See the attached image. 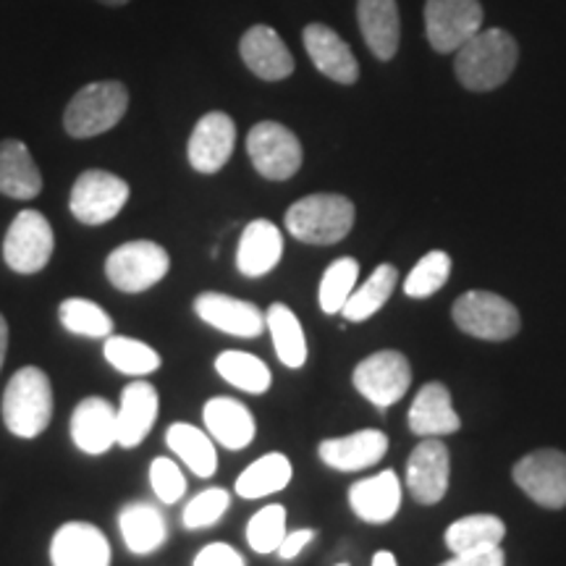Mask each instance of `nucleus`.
Segmentation results:
<instances>
[{
    "mask_svg": "<svg viewBox=\"0 0 566 566\" xmlns=\"http://www.w3.org/2000/svg\"><path fill=\"white\" fill-rule=\"evenodd\" d=\"M520 61V45L506 30H480L457 51L454 74L470 92H493L509 82Z\"/></svg>",
    "mask_w": 566,
    "mask_h": 566,
    "instance_id": "nucleus-1",
    "label": "nucleus"
},
{
    "mask_svg": "<svg viewBox=\"0 0 566 566\" xmlns=\"http://www.w3.org/2000/svg\"><path fill=\"white\" fill-rule=\"evenodd\" d=\"M354 202L344 195L317 192L296 200L286 210V231L292 233L296 242L331 247L344 242L354 229Z\"/></svg>",
    "mask_w": 566,
    "mask_h": 566,
    "instance_id": "nucleus-2",
    "label": "nucleus"
},
{
    "mask_svg": "<svg viewBox=\"0 0 566 566\" xmlns=\"http://www.w3.org/2000/svg\"><path fill=\"white\" fill-rule=\"evenodd\" d=\"M53 420V386L40 367H21L3 391V422L17 438H38Z\"/></svg>",
    "mask_w": 566,
    "mask_h": 566,
    "instance_id": "nucleus-3",
    "label": "nucleus"
},
{
    "mask_svg": "<svg viewBox=\"0 0 566 566\" xmlns=\"http://www.w3.org/2000/svg\"><path fill=\"white\" fill-rule=\"evenodd\" d=\"M129 111V90L118 80L90 82L63 111V129L74 139H92L122 124Z\"/></svg>",
    "mask_w": 566,
    "mask_h": 566,
    "instance_id": "nucleus-4",
    "label": "nucleus"
},
{
    "mask_svg": "<svg viewBox=\"0 0 566 566\" xmlns=\"http://www.w3.org/2000/svg\"><path fill=\"white\" fill-rule=\"evenodd\" d=\"M451 317L462 334L480 338V342H506L522 328L520 310L504 296L493 292H467L451 307Z\"/></svg>",
    "mask_w": 566,
    "mask_h": 566,
    "instance_id": "nucleus-5",
    "label": "nucleus"
},
{
    "mask_svg": "<svg viewBox=\"0 0 566 566\" xmlns=\"http://www.w3.org/2000/svg\"><path fill=\"white\" fill-rule=\"evenodd\" d=\"M168 271H171V258L166 247L150 239H134L116 247L105 260V279L124 294L147 292L166 279Z\"/></svg>",
    "mask_w": 566,
    "mask_h": 566,
    "instance_id": "nucleus-6",
    "label": "nucleus"
},
{
    "mask_svg": "<svg viewBox=\"0 0 566 566\" xmlns=\"http://www.w3.org/2000/svg\"><path fill=\"white\" fill-rule=\"evenodd\" d=\"M129 195V184L122 176L103 171V168H90L76 176L69 195V210L84 226H103L126 208Z\"/></svg>",
    "mask_w": 566,
    "mask_h": 566,
    "instance_id": "nucleus-7",
    "label": "nucleus"
},
{
    "mask_svg": "<svg viewBox=\"0 0 566 566\" xmlns=\"http://www.w3.org/2000/svg\"><path fill=\"white\" fill-rule=\"evenodd\" d=\"M247 155L268 181H289L302 168L304 153L296 134L279 122H260L247 134Z\"/></svg>",
    "mask_w": 566,
    "mask_h": 566,
    "instance_id": "nucleus-8",
    "label": "nucleus"
},
{
    "mask_svg": "<svg viewBox=\"0 0 566 566\" xmlns=\"http://www.w3.org/2000/svg\"><path fill=\"white\" fill-rule=\"evenodd\" d=\"M55 250L53 226L40 210H21L3 239V260L13 273L34 275L45 271Z\"/></svg>",
    "mask_w": 566,
    "mask_h": 566,
    "instance_id": "nucleus-9",
    "label": "nucleus"
},
{
    "mask_svg": "<svg viewBox=\"0 0 566 566\" xmlns=\"http://www.w3.org/2000/svg\"><path fill=\"white\" fill-rule=\"evenodd\" d=\"M352 384L370 405L388 409L405 399L412 386V365L401 352L380 349L354 367Z\"/></svg>",
    "mask_w": 566,
    "mask_h": 566,
    "instance_id": "nucleus-10",
    "label": "nucleus"
},
{
    "mask_svg": "<svg viewBox=\"0 0 566 566\" xmlns=\"http://www.w3.org/2000/svg\"><path fill=\"white\" fill-rule=\"evenodd\" d=\"M480 0H424V34L436 53H457L467 40L483 30Z\"/></svg>",
    "mask_w": 566,
    "mask_h": 566,
    "instance_id": "nucleus-11",
    "label": "nucleus"
},
{
    "mask_svg": "<svg viewBox=\"0 0 566 566\" xmlns=\"http://www.w3.org/2000/svg\"><path fill=\"white\" fill-rule=\"evenodd\" d=\"M516 488L543 509L566 506V454L558 449H537L514 464Z\"/></svg>",
    "mask_w": 566,
    "mask_h": 566,
    "instance_id": "nucleus-12",
    "label": "nucleus"
},
{
    "mask_svg": "<svg viewBox=\"0 0 566 566\" xmlns=\"http://www.w3.org/2000/svg\"><path fill=\"white\" fill-rule=\"evenodd\" d=\"M451 457L441 438H422L407 459V491L417 504L433 506L446 499Z\"/></svg>",
    "mask_w": 566,
    "mask_h": 566,
    "instance_id": "nucleus-13",
    "label": "nucleus"
},
{
    "mask_svg": "<svg viewBox=\"0 0 566 566\" xmlns=\"http://www.w3.org/2000/svg\"><path fill=\"white\" fill-rule=\"evenodd\" d=\"M237 147V124L229 113L210 111L195 124L187 145L189 166L197 174H218L231 160Z\"/></svg>",
    "mask_w": 566,
    "mask_h": 566,
    "instance_id": "nucleus-14",
    "label": "nucleus"
},
{
    "mask_svg": "<svg viewBox=\"0 0 566 566\" xmlns=\"http://www.w3.org/2000/svg\"><path fill=\"white\" fill-rule=\"evenodd\" d=\"M244 66L263 82H283L294 74L296 63L281 34L268 24H254L239 40Z\"/></svg>",
    "mask_w": 566,
    "mask_h": 566,
    "instance_id": "nucleus-15",
    "label": "nucleus"
},
{
    "mask_svg": "<svg viewBox=\"0 0 566 566\" xmlns=\"http://www.w3.org/2000/svg\"><path fill=\"white\" fill-rule=\"evenodd\" d=\"M71 441L90 457H101L118 446L116 407L103 396L82 399L71 415Z\"/></svg>",
    "mask_w": 566,
    "mask_h": 566,
    "instance_id": "nucleus-16",
    "label": "nucleus"
},
{
    "mask_svg": "<svg viewBox=\"0 0 566 566\" xmlns=\"http://www.w3.org/2000/svg\"><path fill=\"white\" fill-rule=\"evenodd\" d=\"M304 51H307L310 61L323 76H328L336 84H357L359 80V63L354 59L349 42H346L336 30L328 24L313 21L304 27L302 32Z\"/></svg>",
    "mask_w": 566,
    "mask_h": 566,
    "instance_id": "nucleus-17",
    "label": "nucleus"
},
{
    "mask_svg": "<svg viewBox=\"0 0 566 566\" xmlns=\"http://www.w3.org/2000/svg\"><path fill=\"white\" fill-rule=\"evenodd\" d=\"M195 313L202 323L212 325L221 334L239 338H258L265 331V315L252 302L237 296L205 292L195 300Z\"/></svg>",
    "mask_w": 566,
    "mask_h": 566,
    "instance_id": "nucleus-18",
    "label": "nucleus"
},
{
    "mask_svg": "<svg viewBox=\"0 0 566 566\" xmlns=\"http://www.w3.org/2000/svg\"><path fill=\"white\" fill-rule=\"evenodd\" d=\"M53 566H111V543L90 522H66L51 543Z\"/></svg>",
    "mask_w": 566,
    "mask_h": 566,
    "instance_id": "nucleus-19",
    "label": "nucleus"
},
{
    "mask_svg": "<svg viewBox=\"0 0 566 566\" xmlns=\"http://www.w3.org/2000/svg\"><path fill=\"white\" fill-rule=\"evenodd\" d=\"M388 451V436L384 430H357L352 436L325 438L317 446V457L325 467L338 472H363L378 464Z\"/></svg>",
    "mask_w": 566,
    "mask_h": 566,
    "instance_id": "nucleus-20",
    "label": "nucleus"
},
{
    "mask_svg": "<svg viewBox=\"0 0 566 566\" xmlns=\"http://www.w3.org/2000/svg\"><path fill=\"white\" fill-rule=\"evenodd\" d=\"M407 420L409 430L420 438H443L462 428V417L457 415L449 388L438 380H430L417 391Z\"/></svg>",
    "mask_w": 566,
    "mask_h": 566,
    "instance_id": "nucleus-21",
    "label": "nucleus"
},
{
    "mask_svg": "<svg viewBox=\"0 0 566 566\" xmlns=\"http://www.w3.org/2000/svg\"><path fill=\"white\" fill-rule=\"evenodd\" d=\"M160 396L153 384L134 380L122 391L118 401V446L124 449H137V446L150 436L155 420H158Z\"/></svg>",
    "mask_w": 566,
    "mask_h": 566,
    "instance_id": "nucleus-22",
    "label": "nucleus"
},
{
    "mask_svg": "<svg viewBox=\"0 0 566 566\" xmlns=\"http://www.w3.org/2000/svg\"><path fill=\"white\" fill-rule=\"evenodd\" d=\"M202 420L212 441L221 443L229 451L247 449L254 441V433H258L254 415L242 401L229 399V396H216V399L205 401Z\"/></svg>",
    "mask_w": 566,
    "mask_h": 566,
    "instance_id": "nucleus-23",
    "label": "nucleus"
},
{
    "mask_svg": "<svg viewBox=\"0 0 566 566\" xmlns=\"http://www.w3.org/2000/svg\"><path fill=\"white\" fill-rule=\"evenodd\" d=\"M401 483L391 470L359 480L349 488V506L367 525H386L401 509Z\"/></svg>",
    "mask_w": 566,
    "mask_h": 566,
    "instance_id": "nucleus-24",
    "label": "nucleus"
},
{
    "mask_svg": "<svg viewBox=\"0 0 566 566\" xmlns=\"http://www.w3.org/2000/svg\"><path fill=\"white\" fill-rule=\"evenodd\" d=\"M283 258V237L279 226L258 218L242 231L237 247V271L247 279H263Z\"/></svg>",
    "mask_w": 566,
    "mask_h": 566,
    "instance_id": "nucleus-25",
    "label": "nucleus"
},
{
    "mask_svg": "<svg viewBox=\"0 0 566 566\" xmlns=\"http://www.w3.org/2000/svg\"><path fill=\"white\" fill-rule=\"evenodd\" d=\"M359 32L378 61H391L399 53L401 19L396 0H357Z\"/></svg>",
    "mask_w": 566,
    "mask_h": 566,
    "instance_id": "nucleus-26",
    "label": "nucleus"
},
{
    "mask_svg": "<svg viewBox=\"0 0 566 566\" xmlns=\"http://www.w3.org/2000/svg\"><path fill=\"white\" fill-rule=\"evenodd\" d=\"M42 192V174L30 147L19 139L0 142V195L11 200H34Z\"/></svg>",
    "mask_w": 566,
    "mask_h": 566,
    "instance_id": "nucleus-27",
    "label": "nucleus"
},
{
    "mask_svg": "<svg viewBox=\"0 0 566 566\" xmlns=\"http://www.w3.org/2000/svg\"><path fill=\"white\" fill-rule=\"evenodd\" d=\"M118 530H122L126 548L137 556H147L158 551L168 537V525L163 514L153 504H142V501L122 509Z\"/></svg>",
    "mask_w": 566,
    "mask_h": 566,
    "instance_id": "nucleus-28",
    "label": "nucleus"
},
{
    "mask_svg": "<svg viewBox=\"0 0 566 566\" xmlns=\"http://www.w3.org/2000/svg\"><path fill=\"white\" fill-rule=\"evenodd\" d=\"M168 449L181 459L197 478H212L218 470V454H216V441L210 433L195 428L189 422H174L166 433Z\"/></svg>",
    "mask_w": 566,
    "mask_h": 566,
    "instance_id": "nucleus-29",
    "label": "nucleus"
},
{
    "mask_svg": "<svg viewBox=\"0 0 566 566\" xmlns=\"http://www.w3.org/2000/svg\"><path fill=\"white\" fill-rule=\"evenodd\" d=\"M265 328L271 331L275 354H279L281 363L292 367V370L304 367V363H307V336H304V328L294 310L281 302L271 304L265 313Z\"/></svg>",
    "mask_w": 566,
    "mask_h": 566,
    "instance_id": "nucleus-30",
    "label": "nucleus"
},
{
    "mask_svg": "<svg viewBox=\"0 0 566 566\" xmlns=\"http://www.w3.org/2000/svg\"><path fill=\"white\" fill-rule=\"evenodd\" d=\"M294 467L289 462L286 454H273L260 457L258 462H252L242 475L237 478V495L239 499L254 501V499H265V495H273L292 483Z\"/></svg>",
    "mask_w": 566,
    "mask_h": 566,
    "instance_id": "nucleus-31",
    "label": "nucleus"
},
{
    "mask_svg": "<svg viewBox=\"0 0 566 566\" xmlns=\"http://www.w3.org/2000/svg\"><path fill=\"white\" fill-rule=\"evenodd\" d=\"M396 283H399V271H396L394 265L384 263L375 268L370 279H367L359 289H354L349 300H346L342 310L344 321L365 323L370 321L373 315H378L396 292Z\"/></svg>",
    "mask_w": 566,
    "mask_h": 566,
    "instance_id": "nucleus-32",
    "label": "nucleus"
},
{
    "mask_svg": "<svg viewBox=\"0 0 566 566\" xmlns=\"http://www.w3.org/2000/svg\"><path fill=\"white\" fill-rule=\"evenodd\" d=\"M506 537V525L495 514H470L462 520L451 522L446 530L443 541L451 554H464V551L493 548L501 546Z\"/></svg>",
    "mask_w": 566,
    "mask_h": 566,
    "instance_id": "nucleus-33",
    "label": "nucleus"
},
{
    "mask_svg": "<svg viewBox=\"0 0 566 566\" xmlns=\"http://www.w3.org/2000/svg\"><path fill=\"white\" fill-rule=\"evenodd\" d=\"M216 370L226 384H231L233 388L247 394H265L273 384L271 367L250 352H221L216 357Z\"/></svg>",
    "mask_w": 566,
    "mask_h": 566,
    "instance_id": "nucleus-34",
    "label": "nucleus"
},
{
    "mask_svg": "<svg viewBox=\"0 0 566 566\" xmlns=\"http://www.w3.org/2000/svg\"><path fill=\"white\" fill-rule=\"evenodd\" d=\"M103 354L111 367H116L124 375H132V378H145V375H150L160 367V354L150 344L139 342V338L111 334L105 338Z\"/></svg>",
    "mask_w": 566,
    "mask_h": 566,
    "instance_id": "nucleus-35",
    "label": "nucleus"
},
{
    "mask_svg": "<svg viewBox=\"0 0 566 566\" xmlns=\"http://www.w3.org/2000/svg\"><path fill=\"white\" fill-rule=\"evenodd\" d=\"M59 321L74 336L108 338L113 334L111 315L105 313L101 304L84 300V296H71V300L61 302Z\"/></svg>",
    "mask_w": 566,
    "mask_h": 566,
    "instance_id": "nucleus-36",
    "label": "nucleus"
},
{
    "mask_svg": "<svg viewBox=\"0 0 566 566\" xmlns=\"http://www.w3.org/2000/svg\"><path fill=\"white\" fill-rule=\"evenodd\" d=\"M359 279V263L354 258H338L325 268L321 289H317V304L325 315H338L344 310Z\"/></svg>",
    "mask_w": 566,
    "mask_h": 566,
    "instance_id": "nucleus-37",
    "label": "nucleus"
},
{
    "mask_svg": "<svg viewBox=\"0 0 566 566\" xmlns=\"http://www.w3.org/2000/svg\"><path fill=\"white\" fill-rule=\"evenodd\" d=\"M451 275V258L449 252L443 250H433L428 252L424 258H420L409 275L405 279V294L409 300H428L441 292Z\"/></svg>",
    "mask_w": 566,
    "mask_h": 566,
    "instance_id": "nucleus-38",
    "label": "nucleus"
},
{
    "mask_svg": "<svg viewBox=\"0 0 566 566\" xmlns=\"http://www.w3.org/2000/svg\"><path fill=\"white\" fill-rule=\"evenodd\" d=\"M286 533V509L281 504H271L260 509L250 520V525H247V543L258 554H275Z\"/></svg>",
    "mask_w": 566,
    "mask_h": 566,
    "instance_id": "nucleus-39",
    "label": "nucleus"
},
{
    "mask_svg": "<svg viewBox=\"0 0 566 566\" xmlns=\"http://www.w3.org/2000/svg\"><path fill=\"white\" fill-rule=\"evenodd\" d=\"M229 506H231V495L226 488H208V491L197 493L195 499L189 501L181 514V522L184 527L189 530L212 527L223 520V514L229 512Z\"/></svg>",
    "mask_w": 566,
    "mask_h": 566,
    "instance_id": "nucleus-40",
    "label": "nucleus"
},
{
    "mask_svg": "<svg viewBox=\"0 0 566 566\" xmlns=\"http://www.w3.org/2000/svg\"><path fill=\"white\" fill-rule=\"evenodd\" d=\"M150 485L160 504H176L187 493V478L174 459L158 457L150 464Z\"/></svg>",
    "mask_w": 566,
    "mask_h": 566,
    "instance_id": "nucleus-41",
    "label": "nucleus"
},
{
    "mask_svg": "<svg viewBox=\"0 0 566 566\" xmlns=\"http://www.w3.org/2000/svg\"><path fill=\"white\" fill-rule=\"evenodd\" d=\"M192 566H247V562L229 543H210L195 556Z\"/></svg>",
    "mask_w": 566,
    "mask_h": 566,
    "instance_id": "nucleus-42",
    "label": "nucleus"
},
{
    "mask_svg": "<svg viewBox=\"0 0 566 566\" xmlns=\"http://www.w3.org/2000/svg\"><path fill=\"white\" fill-rule=\"evenodd\" d=\"M441 566H506V554L501 546L464 551V554H454Z\"/></svg>",
    "mask_w": 566,
    "mask_h": 566,
    "instance_id": "nucleus-43",
    "label": "nucleus"
},
{
    "mask_svg": "<svg viewBox=\"0 0 566 566\" xmlns=\"http://www.w3.org/2000/svg\"><path fill=\"white\" fill-rule=\"evenodd\" d=\"M313 541H315V530H307V527L294 530V533H286V537H283L275 554H279L283 562H292V558L300 556L302 551L307 548Z\"/></svg>",
    "mask_w": 566,
    "mask_h": 566,
    "instance_id": "nucleus-44",
    "label": "nucleus"
},
{
    "mask_svg": "<svg viewBox=\"0 0 566 566\" xmlns=\"http://www.w3.org/2000/svg\"><path fill=\"white\" fill-rule=\"evenodd\" d=\"M6 352H9V323H6V317L0 315V367H3Z\"/></svg>",
    "mask_w": 566,
    "mask_h": 566,
    "instance_id": "nucleus-45",
    "label": "nucleus"
},
{
    "mask_svg": "<svg viewBox=\"0 0 566 566\" xmlns=\"http://www.w3.org/2000/svg\"><path fill=\"white\" fill-rule=\"evenodd\" d=\"M370 566H399V562H396V556L391 554V551H378V554L373 556Z\"/></svg>",
    "mask_w": 566,
    "mask_h": 566,
    "instance_id": "nucleus-46",
    "label": "nucleus"
},
{
    "mask_svg": "<svg viewBox=\"0 0 566 566\" xmlns=\"http://www.w3.org/2000/svg\"><path fill=\"white\" fill-rule=\"evenodd\" d=\"M97 3L108 6V9H124V6L132 3V0H97Z\"/></svg>",
    "mask_w": 566,
    "mask_h": 566,
    "instance_id": "nucleus-47",
    "label": "nucleus"
},
{
    "mask_svg": "<svg viewBox=\"0 0 566 566\" xmlns=\"http://www.w3.org/2000/svg\"><path fill=\"white\" fill-rule=\"evenodd\" d=\"M338 566H349V564H338Z\"/></svg>",
    "mask_w": 566,
    "mask_h": 566,
    "instance_id": "nucleus-48",
    "label": "nucleus"
}]
</instances>
